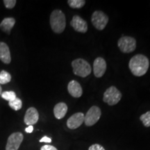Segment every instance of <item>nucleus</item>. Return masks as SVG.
Segmentation results:
<instances>
[{
  "label": "nucleus",
  "instance_id": "1",
  "mask_svg": "<svg viewBox=\"0 0 150 150\" xmlns=\"http://www.w3.org/2000/svg\"><path fill=\"white\" fill-rule=\"evenodd\" d=\"M149 59L142 54H136L133 56L129 63V70L136 76L145 75L149 69Z\"/></svg>",
  "mask_w": 150,
  "mask_h": 150
},
{
  "label": "nucleus",
  "instance_id": "2",
  "mask_svg": "<svg viewBox=\"0 0 150 150\" xmlns=\"http://www.w3.org/2000/svg\"><path fill=\"white\" fill-rule=\"evenodd\" d=\"M50 23L52 31L56 33H61L66 27V18L61 10H54L50 15Z\"/></svg>",
  "mask_w": 150,
  "mask_h": 150
},
{
  "label": "nucleus",
  "instance_id": "3",
  "mask_svg": "<svg viewBox=\"0 0 150 150\" xmlns=\"http://www.w3.org/2000/svg\"><path fill=\"white\" fill-rule=\"evenodd\" d=\"M72 67L74 74L85 78L91 74L92 69L88 61L83 59H76L72 62Z\"/></svg>",
  "mask_w": 150,
  "mask_h": 150
},
{
  "label": "nucleus",
  "instance_id": "4",
  "mask_svg": "<svg viewBox=\"0 0 150 150\" xmlns=\"http://www.w3.org/2000/svg\"><path fill=\"white\" fill-rule=\"evenodd\" d=\"M122 99V93L115 86H110L104 92L103 101L109 106L117 104Z\"/></svg>",
  "mask_w": 150,
  "mask_h": 150
},
{
  "label": "nucleus",
  "instance_id": "5",
  "mask_svg": "<svg viewBox=\"0 0 150 150\" xmlns=\"http://www.w3.org/2000/svg\"><path fill=\"white\" fill-rule=\"evenodd\" d=\"M117 46L123 53H131L136 50V40L133 37L122 36L118 40Z\"/></svg>",
  "mask_w": 150,
  "mask_h": 150
},
{
  "label": "nucleus",
  "instance_id": "6",
  "mask_svg": "<svg viewBox=\"0 0 150 150\" xmlns=\"http://www.w3.org/2000/svg\"><path fill=\"white\" fill-rule=\"evenodd\" d=\"M91 22L95 29L102 31L107 25L108 17L102 11H95L92 15Z\"/></svg>",
  "mask_w": 150,
  "mask_h": 150
},
{
  "label": "nucleus",
  "instance_id": "7",
  "mask_svg": "<svg viewBox=\"0 0 150 150\" xmlns=\"http://www.w3.org/2000/svg\"><path fill=\"white\" fill-rule=\"evenodd\" d=\"M102 115V111L98 106H93L89 108L86 115H84V122L88 127H92L99 121Z\"/></svg>",
  "mask_w": 150,
  "mask_h": 150
},
{
  "label": "nucleus",
  "instance_id": "8",
  "mask_svg": "<svg viewBox=\"0 0 150 150\" xmlns=\"http://www.w3.org/2000/svg\"><path fill=\"white\" fill-rule=\"evenodd\" d=\"M24 139L21 132H15L10 135L7 140L6 150H18Z\"/></svg>",
  "mask_w": 150,
  "mask_h": 150
},
{
  "label": "nucleus",
  "instance_id": "9",
  "mask_svg": "<svg viewBox=\"0 0 150 150\" xmlns=\"http://www.w3.org/2000/svg\"><path fill=\"white\" fill-rule=\"evenodd\" d=\"M70 25L77 32L85 33L88 31V24L79 16H74L70 22Z\"/></svg>",
  "mask_w": 150,
  "mask_h": 150
},
{
  "label": "nucleus",
  "instance_id": "10",
  "mask_svg": "<svg viewBox=\"0 0 150 150\" xmlns=\"http://www.w3.org/2000/svg\"><path fill=\"white\" fill-rule=\"evenodd\" d=\"M106 70V62L102 57H97L93 63L94 75L97 78L103 76Z\"/></svg>",
  "mask_w": 150,
  "mask_h": 150
},
{
  "label": "nucleus",
  "instance_id": "11",
  "mask_svg": "<svg viewBox=\"0 0 150 150\" xmlns=\"http://www.w3.org/2000/svg\"><path fill=\"white\" fill-rule=\"evenodd\" d=\"M84 122L83 112H76L70 116L67 120V127L70 129H76Z\"/></svg>",
  "mask_w": 150,
  "mask_h": 150
},
{
  "label": "nucleus",
  "instance_id": "12",
  "mask_svg": "<svg viewBox=\"0 0 150 150\" xmlns=\"http://www.w3.org/2000/svg\"><path fill=\"white\" fill-rule=\"evenodd\" d=\"M39 120V113L34 107H30L26 111L24 117V123L29 126H33L36 124Z\"/></svg>",
  "mask_w": 150,
  "mask_h": 150
},
{
  "label": "nucleus",
  "instance_id": "13",
  "mask_svg": "<svg viewBox=\"0 0 150 150\" xmlns=\"http://www.w3.org/2000/svg\"><path fill=\"white\" fill-rule=\"evenodd\" d=\"M67 91L71 96L75 98H79L83 94V90L79 82L75 80H72L67 85Z\"/></svg>",
  "mask_w": 150,
  "mask_h": 150
},
{
  "label": "nucleus",
  "instance_id": "14",
  "mask_svg": "<svg viewBox=\"0 0 150 150\" xmlns=\"http://www.w3.org/2000/svg\"><path fill=\"white\" fill-rule=\"evenodd\" d=\"M0 60L5 64H9L11 62L10 50L7 44L4 42H0Z\"/></svg>",
  "mask_w": 150,
  "mask_h": 150
},
{
  "label": "nucleus",
  "instance_id": "15",
  "mask_svg": "<svg viewBox=\"0 0 150 150\" xmlns=\"http://www.w3.org/2000/svg\"><path fill=\"white\" fill-rule=\"evenodd\" d=\"M67 106L64 102H60L56 104L54 108V114L56 119L61 120L65 117L67 112Z\"/></svg>",
  "mask_w": 150,
  "mask_h": 150
},
{
  "label": "nucleus",
  "instance_id": "16",
  "mask_svg": "<svg viewBox=\"0 0 150 150\" xmlns=\"http://www.w3.org/2000/svg\"><path fill=\"white\" fill-rule=\"evenodd\" d=\"M16 24V20L13 18H6L0 23V29L4 32L10 34L11 29Z\"/></svg>",
  "mask_w": 150,
  "mask_h": 150
},
{
  "label": "nucleus",
  "instance_id": "17",
  "mask_svg": "<svg viewBox=\"0 0 150 150\" xmlns=\"http://www.w3.org/2000/svg\"><path fill=\"white\" fill-rule=\"evenodd\" d=\"M67 4L72 8H81L84 6L86 1L84 0H68Z\"/></svg>",
  "mask_w": 150,
  "mask_h": 150
},
{
  "label": "nucleus",
  "instance_id": "18",
  "mask_svg": "<svg viewBox=\"0 0 150 150\" xmlns=\"http://www.w3.org/2000/svg\"><path fill=\"white\" fill-rule=\"evenodd\" d=\"M11 81V75L10 73L5 70H2L0 72V85L6 84Z\"/></svg>",
  "mask_w": 150,
  "mask_h": 150
},
{
  "label": "nucleus",
  "instance_id": "19",
  "mask_svg": "<svg viewBox=\"0 0 150 150\" xmlns=\"http://www.w3.org/2000/svg\"><path fill=\"white\" fill-rule=\"evenodd\" d=\"M9 106L14 110H19L22 108V102L20 99L16 97V99H13V101L8 102Z\"/></svg>",
  "mask_w": 150,
  "mask_h": 150
},
{
  "label": "nucleus",
  "instance_id": "20",
  "mask_svg": "<svg viewBox=\"0 0 150 150\" xmlns=\"http://www.w3.org/2000/svg\"><path fill=\"white\" fill-rule=\"evenodd\" d=\"M1 97H2L4 99L8 101V102H11L13 101V99L16 98V94L13 91H5L1 93Z\"/></svg>",
  "mask_w": 150,
  "mask_h": 150
},
{
  "label": "nucleus",
  "instance_id": "21",
  "mask_svg": "<svg viewBox=\"0 0 150 150\" xmlns=\"http://www.w3.org/2000/svg\"><path fill=\"white\" fill-rule=\"evenodd\" d=\"M140 120L145 127H150V111H147L145 113L142 114L140 117Z\"/></svg>",
  "mask_w": 150,
  "mask_h": 150
},
{
  "label": "nucleus",
  "instance_id": "22",
  "mask_svg": "<svg viewBox=\"0 0 150 150\" xmlns=\"http://www.w3.org/2000/svg\"><path fill=\"white\" fill-rule=\"evenodd\" d=\"M4 4V6H6V8H8V9H11L13 8H14V6L16 4L17 1L16 0H4L3 1Z\"/></svg>",
  "mask_w": 150,
  "mask_h": 150
},
{
  "label": "nucleus",
  "instance_id": "23",
  "mask_svg": "<svg viewBox=\"0 0 150 150\" xmlns=\"http://www.w3.org/2000/svg\"><path fill=\"white\" fill-rule=\"evenodd\" d=\"M88 150H105V149L99 144H94L88 148Z\"/></svg>",
  "mask_w": 150,
  "mask_h": 150
},
{
  "label": "nucleus",
  "instance_id": "24",
  "mask_svg": "<svg viewBox=\"0 0 150 150\" xmlns=\"http://www.w3.org/2000/svg\"><path fill=\"white\" fill-rule=\"evenodd\" d=\"M40 150H58L55 147L52 145H45L42 146V147L40 148Z\"/></svg>",
  "mask_w": 150,
  "mask_h": 150
},
{
  "label": "nucleus",
  "instance_id": "25",
  "mask_svg": "<svg viewBox=\"0 0 150 150\" xmlns=\"http://www.w3.org/2000/svg\"><path fill=\"white\" fill-rule=\"evenodd\" d=\"M40 142H48V143H50V142H52V139L50 138H49V137L44 136L43 138H42L40 140Z\"/></svg>",
  "mask_w": 150,
  "mask_h": 150
},
{
  "label": "nucleus",
  "instance_id": "26",
  "mask_svg": "<svg viewBox=\"0 0 150 150\" xmlns=\"http://www.w3.org/2000/svg\"><path fill=\"white\" fill-rule=\"evenodd\" d=\"M33 131V126H29L25 129V131L27 133H32Z\"/></svg>",
  "mask_w": 150,
  "mask_h": 150
},
{
  "label": "nucleus",
  "instance_id": "27",
  "mask_svg": "<svg viewBox=\"0 0 150 150\" xmlns=\"http://www.w3.org/2000/svg\"><path fill=\"white\" fill-rule=\"evenodd\" d=\"M1 93H2V88H1V86L0 85V95H1Z\"/></svg>",
  "mask_w": 150,
  "mask_h": 150
}]
</instances>
